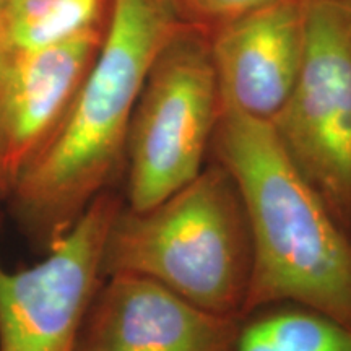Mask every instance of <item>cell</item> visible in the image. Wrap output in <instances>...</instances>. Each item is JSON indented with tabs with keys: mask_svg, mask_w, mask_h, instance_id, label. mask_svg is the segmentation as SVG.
<instances>
[{
	"mask_svg": "<svg viewBox=\"0 0 351 351\" xmlns=\"http://www.w3.org/2000/svg\"><path fill=\"white\" fill-rule=\"evenodd\" d=\"M182 26L168 0L111 2L98 54L67 121L8 194V212L34 249L49 251L125 166L140 91Z\"/></svg>",
	"mask_w": 351,
	"mask_h": 351,
	"instance_id": "obj_1",
	"label": "cell"
},
{
	"mask_svg": "<svg viewBox=\"0 0 351 351\" xmlns=\"http://www.w3.org/2000/svg\"><path fill=\"white\" fill-rule=\"evenodd\" d=\"M210 148L236 184L251 238L243 317L291 304L351 327V234L274 124L219 109Z\"/></svg>",
	"mask_w": 351,
	"mask_h": 351,
	"instance_id": "obj_2",
	"label": "cell"
},
{
	"mask_svg": "<svg viewBox=\"0 0 351 351\" xmlns=\"http://www.w3.org/2000/svg\"><path fill=\"white\" fill-rule=\"evenodd\" d=\"M251 238L239 192L215 161L147 210L122 205L103 249V276H148L210 313L244 320Z\"/></svg>",
	"mask_w": 351,
	"mask_h": 351,
	"instance_id": "obj_3",
	"label": "cell"
},
{
	"mask_svg": "<svg viewBox=\"0 0 351 351\" xmlns=\"http://www.w3.org/2000/svg\"><path fill=\"white\" fill-rule=\"evenodd\" d=\"M219 116L208 36L182 26L161 49L127 135V207L147 210L204 169Z\"/></svg>",
	"mask_w": 351,
	"mask_h": 351,
	"instance_id": "obj_4",
	"label": "cell"
},
{
	"mask_svg": "<svg viewBox=\"0 0 351 351\" xmlns=\"http://www.w3.org/2000/svg\"><path fill=\"white\" fill-rule=\"evenodd\" d=\"M304 5L301 69L271 124L351 234V0H304Z\"/></svg>",
	"mask_w": 351,
	"mask_h": 351,
	"instance_id": "obj_5",
	"label": "cell"
},
{
	"mask_svg": "<svg viewBox=\"0 0 351 351\" xmlns=\"http://www.w3.org/2000/svg\"><path fill=\"white\" fill-rule=\"evenodd\" d=\"M122 205L112 191L103 192L36 265L8 271L0 263V351L77 350L104 278V241Z\"/></svg>",
	"mask_w": 351,
	"mask_h": 351,
	"instance_id": "obj_6",
	"label": "cell"
},
{
	"mask_svg": "<svg viewBox=\"0 0 351 351\" xmlns=\"http://www.w3.org/2000/svg\"><path fill=\"white\" fill-rule=\"evenodd\" d=\"M75 351H232L243 320L210 313L148 276H104Z\"/></svg>",
	"mask_w": 351,
	"mask_h": 351,
	"instance_id": "obj_7",
	"label": "cell"
},
{
	"mask_svg": "<svg viewBox=\"0 0 351 351\" xmlns=\"http://www.w3.org/2000/svg\"><path fill=\"white\" fill-rule=\"evenodd\" d=\"M207 36L219 109L274 121L287 104L301 69L304 0H275Z\"/></svg>",
	"mask_w": 351,
	"mask_h": 351,
	"instance_id": "obj_8",
	"label": "cell"
},
{
	"mask_svg": "<svg viewBox=\"0 0 351 351\" xmlns=\"http://www.w3.org/2000/svg\"><path fill=\"white\" fill-rule=\"evenodd\" d=\"M104 28L13 56L0 85V173L10 191L67 121L98 54Z\"/></svg>",
	"mask_w": 351,
	"mask_h": 351,
	"instance_id": "obj_9",
	"label": "cell"
},
{
	"mask_svg": "<svg viewBox=\"0 0 351 351\" xmlns=\"http://www.w3.org/2000/svg\"><path fill=\"white\" fill-rule=\"evenodd\" d=\"M112 0H0V36L13 56L106 26Z\"/></svg>",
	"mask_w": 351,
	"mask_h": 351,
	"instance_id": "obj_10",
	"label": "cell"
},
{
	"mask_svg": "<svg viewBox=\"0 0 351 351\" xmlns=\"http://www.w3.org/2000/svg\"><path fill=\"white\" fill-rule=\"evenodd\" d=\"M232 351H351V327L301 306H278L243 320Z\"/></svg>",
	"mask_w": 351,
	"mask_h": 351,
	"instance_id": "obj_11",
	"label": "cell"
},
{
	"mask_svg": "<svg viewBox=\"0 0 351 351\" xmlns=\"http://www.w3.org/2000/svg\"><path fill=\"white\" fill-rule=\"evenodd\" d=\"M270 2L275 0H168L182 25L205 34Z\"/></svg>",
	"mask_w": 351,
	"mask_h": 351,
	"instance_id": "obj_12",
	"label": "cell"
},
{
	"mask_svg": "<svg viewBox=\"0 0 351 351\" xmlns=\"http://www.w3.org/2000/svg\"><path fill=\"white\" fill-rule=\"evenodd\" d=\"M12 60H13V54L8 51L7 44L3 43L2 36H0V85H2V82L7 75L8 69H10Z\"/></svg>",
	"mask_w": 351,
	"mask_h": 351,
	"instance_id": "obj_13",
	"label": "cell"
},
{
	"mask_svg": "<svg viewBox=\"0 0 351 351\" xmlns=\"http://www.w3.org/2000/svg\"><path fill=\"white\" fill-rule=\"evenodd\" d=\"M10 194V184L5 179V176L0 173V202H7Z\"/></svg>",
	"mask_w": 351,
	"mask_h": 351,
	"instance_id": "obj_14",
	"label": "cell"
}]
</instances>
